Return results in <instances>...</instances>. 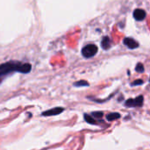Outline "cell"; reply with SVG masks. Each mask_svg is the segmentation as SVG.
I'll use <instances>...</instances> for the list:
<instances>
[{
  "instance_id": "cell-11",
  "label": "cell",
  "mask_w": 150,
  "mask_h": 150,
  "mask_svg": "<svg viewBox=\"0 0 150 150\" xmlns=\"http://www.w3.org/2000/svg\"><path fill=\"white\" fill-rule=\"evenodd\" d=\"M135 70L139 73H142L144 72V66L142 63H138L135 67Z\"/></svg>"
},
{
  "instance_id": "cell-1",
  "label": "cell",
  "mask_w": 150,
  "mask_h": 150,
  "mask_svg": "<svg viewBox=\"0 0 150 150\" xmlns=\"http://www.w3.org/2000/svg\"><path fill=\"white\" fill-rule=\"evenodd\" d=\"M32 69L30 63H23L20 62L11 61L0 64V79L12 72H19L23 74L29 73Z\"/></svg>"
},
{
  "instance_id": "cell-10",
  "label": "cell",
  "mask_w": 150,
  "mask_h": 150,
  "mask_svg": "<svg viewBox=\"0 0 150 150\" xmlns=\"http://www.w3.org/2000/svg\"><path fill=\"white\" fill-rule=\"evenodd\" d=\"M74 86L76 87H84V86H89V83L86 82L85 80H80L78 82L74 83Z\"/></svg>"
},
{
  "instance_id": "cell-3",
  "label": "cell",
  "mask_w": 150,
  "mask_h": 150,
  "mask_svg": "<svg viewBox=\"0 0 150 150\" xmlns=\"http://www.w3.org/2000/svg\"><path fill=\"white\" fill-rule=\"evenodd\" d=\"M143 97L142 96H139L135 98H130L127 99L125 103L126 106H129V107H140L143 105Z\"/></svg>"
},
{
  "instance_id": "cell-5",
  "label": "cell",
  "mask_w": 150,
  "mask_h": 150,
  "mask_svg": "<svg viewBox=\"0 0 150 150\" xmlns=\"http://www.w3.org/2000/svg\"><path fill=\"white\" fill-rule=\"evenodd\" d=\"M123 43L130 49H134V48H137L139 47V43L134 40L133 38H126L123 41Z\"/></svg>"
},
{
  "instance_id": "cell-14",
  "label": "cell",
  "mask_w": 150,
  "mask_h": 150,
  "mask_svg": "<svg viewBox=\"0 0 150 150\" xmlns=\"http://www.w3.org/2000/svg\"><path fill=\"white\" fill-rule=\"evenodd\" d=\"M149 82H150V78H149Z\"/></svg>"
},
{
  "instance_id": "cell-2",
  "label": "cell",
  "mask_w": 150,
  "mask_h": 150,
  "mask_svg": "<svg viewBox=\"0 0 150 150\" xmlns=\"http://www.w3.org/2000/svg\"><path fill=\"white\" fill-rule=\"evenodd\" d=\"M98 53V47L94 44H89L83 47L82 54L85 58H91L96 55Z\"/></svg>"
},
{
  "instance_id": "cell-7",
  "label": "cell",
  "mask_w": 150,
  "mask_h": 150,
  "mask_svg": "<svg viewBox=\"0 0 150 150\" xmlns=\"http://www.w3.org/2000/svg\"><path fill=\"white\" fill-rule=\"evenodd\" d=\"M101 45H102V47L105 50H107L108 48H110L111 47V39L107 36L104 37L103 40H102V42H101Z\"/></svg>"
},
{
  "instance_id": "cell-6",
  "label": "cell",
  "mask_w": 150,
  "mask_h": 150,
  "mask_svg": "<svg viewBox=\"0 0 150 150\" xmlns=\"http://www.w3.org/2000/svg\"><path fill=\"white\" fill-rule=\"evenodd\" d=\"M134 18L136 20H143L146 18V11L142 9H136L134 11Z\"/></svg>"
},
{
  "instance_id": "cell-9",
  "label": "cell",
  "mask_w": 150,
  "mask_h": 150,
  "mask_svg": "<svg viewBox=\"0 0 150 150\" xmlns=\"http://www.w3.org/2000/svg\"><path fill=\"white\" fill-rule=\"evenodd\" d=\"M84 120L87 123L91 124V125H96L97 124V121L91 116V115H88V114H84Z\"/></svg>"
},
{
  "instance_id": "cell-12",
  "label": "cell",
  "mask_w": 150,
  "mask_h": 150,
  "mask_svg": "<svg viewBox=\"0 0 150 150\" xmlns=\"http://www.w3.org/2000/svg\"><path fill=\"white\" fill-rule=\"evenodd\" d=\"M91 114H92V116H93V117L98 118V119L102 118V117H103V115H104V113H103L102 112H92Z\"/></svg>"
},
{
  "instance_id": "cell-4",
  "label": "cell",
  "mask_w": 150,
  "mask_h": 150,
  "mask_svg": "<svg viewBox=\"0 0 150 150\" xmlns=\"http://www.w3.org/2000/svg\"><path fill=\"white\" fill-rule=\"evenodd\" d=\"M63 111H64V108H62V107H54V108H52V109L47 110V111H46V112H43L41 113V115L44 116V117L55 116V115L61 114Z\"/></svg>"
},
{
  "instance_id": "cell-8",
  "label": "cell",
  "mask_w": 150,
  "mask_h": 150,
  "mask_svg": "<svg viewBox=\"0 0 150 150\" xmlns=\"http://www.w3.org/2000/svg\"><path fill=\"white\" fill-rule=\"evenodd\" d=\"M120 114L118 113V112H112V113H109V114L107 115V117H106L107 120H109V121H113V120H118V119H120Z\"/></svg>"
},
{
  "instance_id": "cell-13",
  "label": "cell",
  "mask_w": 150,
  "mask_h": 150,
  "mask_svg": "<svg viewBox=\"0 0 150 150\" xmlns=\"http://www.w3.org/2000/svg\"><path fill=\"white\" fill-rule=\"evenodd\" d=\"M143 83V80L142 79H138V80H135L134 82L132 83V85L133 86H136V85H142Z\"/></svg>"
}]
</instances>
